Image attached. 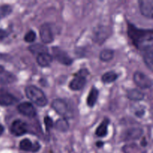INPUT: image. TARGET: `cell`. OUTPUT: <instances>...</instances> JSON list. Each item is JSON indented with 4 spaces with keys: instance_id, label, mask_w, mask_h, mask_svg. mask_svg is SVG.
Returning <instances> with one entry per match:
<instances>
[{
    "instance_id": "6da1fadb",
    "label": "cell",
    "mask_w": 153,
    "mask_h": 153,
    "mask_svg": "<svg viewBox=\"0 0 153 153\" xmlns=\"http://www.w3.org/2000/svg\"><path fill=\"white\" fill-rule=\"evenodd\" d=\"M128 34L134 46L140 50H143L146 46L152 45L153 31L152 29H140L132 24L128 23Z\"/></svg>"
},
{
    "instance_id": "7a4b0ae2",
    "label": "cell",
    "mask_w": 153,
    "mask_h": 153,
    "mask_svg": "<svg viewBox=\"0 0 153 153\" xmlns=\"http://www.w3.org/2000/svg\"><path fill=\"white\" fill-rule=\"evenodd\" d=\"M25 93L28 99H29L31 102L40 107H44L47 105L48 100L44 93L34 85H29L26 87L25 90Z\"/></svg>"
},
{
    "instance_id": "3957f363",
    "label": "cell",
    "mask_w": 153,
    "mask_h": 153,
    "mask_svg": "<svg viewBox=\"0 0 153 153\" xmlns=\"http://www.w3.org/2000/svg\"><path fill=\"white\" fill-rule=\"evenodd\" d=\"M88 74V70L86 69H82L79 70L75 76L74 79L70 82V88L73 91H79L82 89L86 85V76Z\"/></svg>"
},
{
    "instance_id": "277c9868",
    "label": "cell",
    "mask_w": 153,
    "mask_h": 153,
    "mask_svg": "<svg viewBox=\"0 0 153 153\" xmlns=\"http://www.w3.org/2000/svg\"><path fill=\"white\" fill-rule=\"evenodd\" d=\"M52 107L57 113L64 118L70 117L71 112H70L69 105L64 100L61 99H56L53 100L52 102Z\"/></svg>"
},
{
    "instance_id": "5b68a950",
    "label": "cell",
    "mask_w": 153,
    "mask_h": 153,
    "mask_svg": "<svg viewBox=\"0 0 153 153\" xmlns=\"http://www.w3.org/2000/svg\"><path fill=\"white\" fill-rule=\"evenodd\" d=\"M133 79H134V82H135L136 85L142 89L149 88L152 86V79L142 72H135L134 76H133Z\"/></svg>"
},
{
    "instance_id": "8992f818",
    "label": "cell",
    "mask_w": 153,
    "mask_h": 153,
    "mask_svg": "<svg viewBox=\"0 0 153 153\" xmlns=\"http://www.w3.org/2000/svg\"><path fill=\"white\" fill-rule=\"evenodd\" d=\"M52 54H53V56L57 61H58L61 64H64V65L70 66L71 65L72 63H73V59L67 55V52L65 51L62 50L61 48L55 47L52 48Z\"/></svg>"
},
{
    "instance_id": "52a82bcc",
    "label": "cell",
    "mask_w": 153,
    "mask_h": 153,
    "mask_svg": "<svg viewBox=\"0 0 153 153\" xmlns=\"http://www.w3.org/2000/svg\"><path fill=\"white\" fill-rule=\"evenodd\" d=\"M10 131L13 135L22 136L28 132V124L20 120H16L12 123Z\"/></svg>"
},
{
    "instance_id": "ba28073f",
    "label": "cell",
    "mask_w": 153,
    "mask_h": 153,
    "mask_svg": "<svg viewBox=\"0 0 153 153\" xmlns=\"http://www.w3.org/2000/svg\"><path fill=\"white\" fill-rule=\"evenodd\" d=\"M40 36L41 40L44 43H50L53 41L54 35L52 27L49 24L44 23L40 28Z\"/></svg>"
},
{
    "instance_id": "9c48e42d",
    "label": "cell",
    "mask_w": 153,
    "mask_h": 153,
    "mask_svg": "<svg viewBox=\"0 0 153 153\" xmlns=\"http://www.w3.org/2000/svg\"><path fill=\"white\" fill-rule=\"evenodd\" d=\"M139 8L142 15L149 19L153 17V1L152 0H140L138 1Z\"/></svg>"
},
{
    "instance_id": "30bf717a",
    "label": "cell",
    "mask_w": 153,
    "mask_h": 153,
    "mask_svg": "<svg viewBox=\"0 0 153 153\" xmlns=\"http://www.w3.org/2000/svg\"><path fill=\"white\" fill-rule=\"evenodd\" d=\"M17 110L19 113L28 117H34L37 114L35 108L32 105L31 103L27 102L20 103L17 106Z\"/></svg>"
},
{
    "instance_id": "8fae6325",
    "label": "cell",
    "mask_w": 153,
    "mask_h": 153,
    "mask_svg": "<svg viewBox=\"0 0 153 153\" xmlns=\"http://www.w3.org/2000/svg\"><path fill=\"white\" fill-rule=\"evenodd\" d=\"M17 102V99L7 91L0 89V105L10 106L15 104Z\"/></svg>"
},
{
    "instance_id": "7c38bea8",
    "label": "cell",
    "mask_w": 153,
    "mask_h": 153,
    "mask_svg": "<svg viewBox=\"0 0 153 153\" xmlns=\"http://www.w3.org/2000/svg\"><path fill=\"white\" fill-rule=\"evenodd\" d=\"M19 148L23 151L36 152L40 149V145L38 142H35V143H33L28 139H23V140L20 141Z\"/></svg>"
},
{
    "instance_id": "4fadbf2b",
    "label": "cell",
    "mask_w": 153,
    "mask_h": 153,
    "mask_svg": "<svg viewBox=\"0 0 153 153\" xmlns=\"http://www.w3.org/2000/svg\"><path fill=\"white\" fill-rule=\"evenodd\" d=\"M16 80V78L13 73L4 70L0 66V85H9Z\"/></svg>"
},
{
    "instance_id": "5bb4252c",
    "label": "cell",
    "mask_w": 153,
    "mask_h": 153,
    "mask_svg": "<svg viewBox=\"0 0 153 153\" xmlns=\"http://www.w3.org/2000/svg\"><path fill=\"white\" fill-rule=\"evenodd\" d=\"M143 130L140 128H131L124 132L123 139L125 140H137L141 137Z\"/></svg>"
},
{
    "instance_id": "9a60e30c",
    "label": "cell",
    "mask_w": 153,
    "mask_h": 153,
    "mask_svg": "<svg viewBox=\"0 0 153 153\" xmlns=\"http://www.w3.org/2000/svg\"><path fill=\"white\" fill-rule=\"evenodd\" d=\"M143 57L146 65L150 70H152L153 67V46L152 45L146 46L143 49Z\"/></svg>"
},
{
    "instance_id": "2e32d148",
    "label": "cell",
    "mask_w": 153,
    "mask_h": 153,
    "mask_svg": "<svg viewBox=\"0 0 153 153\" xmlns=\"http://www.w3.org/2000/svg\"><path fill=\"white\" fill-rule=\"evenodd\" d=\"M53 58L51 55H49L48 52L46 53L40 54L37 56V62L40 66L43 67H49L52 64Z\"/></svg>"
},
{
    "instance_id": "e0dca14e",
    "label": "cell",
    "mask_w": 153,
    "mask_h": 153,
    "mask_svg": "<svg viewBox=\"0 0 153 153\" xmlns=\"http://www.w3.org/2000/svg\"><path fill=\"white\" fill-rule=\"evenodd\" d=\"M99 97V91L97 88L93 87L90 91L88 97L87 98V104L89 107L92 108L95 105Z\"/></svg>"
},
{
    "instance_id": "ac0fdd59",
    "label": "cell",
    "mask_w": 153,
    "mask_h": 153,
    "mask_svg": "<svg viewBox=\"0 0 153 153\" xmlns=\"http://www.w3.org/2000/svg\"><path fill=\"white\" fill-rule=\"evenodd\" d=\"M109 123H110V120L108 119H105L96 130V135L100 137H105L108 134V127Z\"/></svg>"
},
{
    "instance_id": "d6986e66",
    "label": "cell",
    "mask_w": 153,
    "mask_h": 153,
    "mask_svg": "<svg viewBox=\"0 0 153 153\" xmlns=\"http://www.w3.org/2000/svg\"><path fill=\"white\" fill-rule=\"evenodd\" d=\"M127 97L132 101H141L144 98V94L137 89H131L127 92Z\"/></svg>"
},
{
    "instance_id": "ffe728a7",
    "label": "cell",
    "mask_w": 153,
    "mask_h": 153,
    "mask_svg": "<svg viewBox=\"0 0 153 153\" xmlns=\"http://www.w3.org/2000/svg\"><path fill=\"white\" fill-rule=\"evenodd\" d=\"M28 49L31 52H32L34 55H40L42 53H46L48 52V49L44 45L40 44V43H36L33 44L28 47Z\"/></svg>"
},
{
    "instance_id": "44dd1931",
    "label": "cell",
    "mask_w": 153,
    "mask_h": 153,
    "mask_svg": "<svg viewBox=\"0 0 153 153\" xmlns=\"http://www.w3.org/2000/svg\"><path fill=\"white\" fill-rule=\"evenodd\" d=\"M118 75L114 71H109L108 73H105L102 77V81L105 84L111 83V82H115L117 79Z\"/></svg>"
},
{
    "instance_id": "7402d4cb",
    "label": "cell",
    "mask_w": 153,
    "mask_h": 153,
    "mask_svg": "<svg viewBox=\"0 0 153 153\" xmlns=\"http://www.w3.org/2000/svg\"><path fill=\"white\" fill-rule=\"evenodd\" d=\"M69 127H70L69 123L65 118L59 119L55 123V128L61 132H66L69 129Z\"/></svg>"
},
{
    "instance_id": "603a6c76",
    "label": "cell",
    "mask_w": 153,
    "mask_h": 153,
    "mask_svg": "<svg viewBox=\"0 0 153 153\" xmlns=\"http://www.w3.org/2000/svg\"><path fill=\"white\" fill-rule=\"evenodd\" d=\"M114 52L110 49H103L100 54V58L102 61H110L113 59Z\"/></svg>"
},
{
    "instance_id": "cb8c5ba5",
    "label": "cell",
    "mask_w": 153,
    "mask_h": 153,
    "mask_svg": "<svg viewBox=\"0 0 153 153\" xmlns=\"http://www.w3.org/2000/svg\"><path fill=\"white\" fill-rule=\"evenodd\" d=\"M12 10H13V8L9 4H3L0 6V19L10 15Z\"/></svg>"
},
{
    "instance_id": "d4e9b609",
    "label": "cell",
    "mask_w": 153,
    "mask_h": 153,
    "mask_svg": "<svg viewBox=\"0 0 153 153\" xmlns=\"http://www.w3.org/2000/svg\"><path fill=\"white\" fill-rule=\"evenodd\" d=\"M24 40L27 43H32V42H34L36 40L35 32L33 31H29L28 32H27L25 34V37H24Z\"/></svg>"
},
{
    "instance_id": "484cf974",
    "label": "cell",
    "mask_w": 153,
    "mask_h": 153,
    "mask_svg": "<svg viewBox=\"0 0 153 153\" xmlns=\"http://www.w3.org/2000/svg\"><path fill=\"white\" fill-rule=\"evenodd\" d=\"M44 123H45V126H46V129L47 130V131H49V130L53 127V121H52V120L48 116L45 117Z\"/></svg>"
},
{
    "instance_id": "4316f807",
    "label": "cell",
    "mask_w": 153,
    "mask_h": 153,
    "mask_svg": "<svg viewBox=\"0 0 153 153\" xmlns=\"http://www.w3.org/2000/svg\"><path fill=\"white\" fill-rule=\"evenodd\" d=\"M8 31H6V30L2 29V28H0V41L3 40L4 39H5L6 37L8 36Z\"/></svg>"
},
{
    "instance_id": "83f0119b",
    "label": "cell",
    "mask_w": 153,
    "mask_h": 153,
    "mask_svg": "<svg viewBox=\"0 0 153 153\" xmlns=\"http://www.w3.org/2000/svg\"><path fill=\"white\" fill-rule=\"evenodd\" d=\"M4 131V128L2 126L0 125V136L3 134Z\"/></svg>"
},
{
    "instance_id": "f1b7e54d",
    "label": "cell",
    "mask_w": 153,
    "mask_h": 153,
    "mask_svg": "<svg viewBox=\"0 0 153 153\" xmlns=\"http://www.w3.org/2000/svg\"><path fill=\"white\" fill-rule=\"evenodd\" d=\"M102 145H103L102 142H97V146H98V147H101Z\"/></svg>"
}]
</instances>
